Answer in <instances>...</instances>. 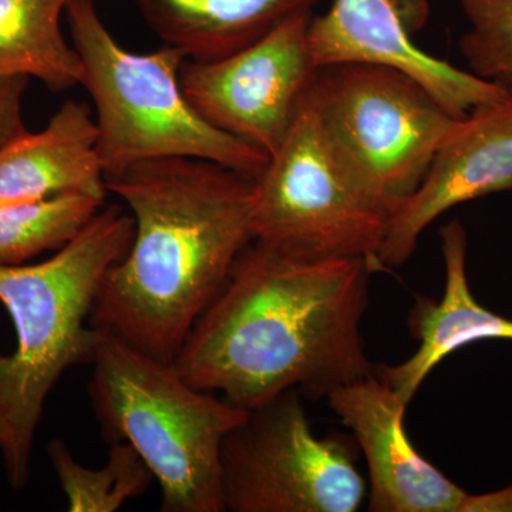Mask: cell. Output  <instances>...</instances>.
<instances>
[{"label":"cell","mask_w":512,"mask_h":512,"mask_svg":"<svg viewBox=\"0 0 512 512\" xmlns=\"http://www.w3.org/2000/svg\"><path fill=\"white\" fill-rule=\"evenodd\" d=\"M505 191H512V97L457 121L417 190L387 221L377 271L406 264L444 212Z\"/></svg>","instance_id":"cell-11"},{"label":"cell","mask_w":512,"mask_h":512,"mask_svg":"<svg viewBox=\"0 0 512 512\" xmlns=\"http://www.w3.org/2000/svg\"><path fill=\"white\" fill-rule=\"evenodd\" d=\"M73 47L83 63L82 86L96 107L97 153L106 180L131 165L161 158H198L255 181L268 164L261 150L212 127L185 99L187 57L175 47L128 52L101 20L94 0H70Z\"/></svg>","instance_id":"cell-5"},{"label":"cell","mask_w":512,"mask_h":512,"mask_svg":"<svg viewBox=\"0 0 512 512\" xmlns=\"http://www.w3.org/2000/svg\"><path fill=\"white\" fill-rule=\"evenodd\" d=\"M446 286L440 301L417 296L407 326L419 349L399 365H376L375 373L406 406L426 377L448 355L480 340H511L512 319L484 308L467 279V231L458 220L440 228Z\"/></svg>","instance_id":"cell-13"},{"label":"cell","mask_w":512,"mask_h":512,"mask_svg":"<svg viewBox=\"0 0 512 512\" xmlns=\"http://www.w3.org/2000/svg\"><path fill=\"white\" fill-rule=\"evenodd\" d=\"M103 204L92 195L63 194L0 205V266L23 265L43 252L64 247Z\"/></svg>","instance_id":"cell-18"},{"label":"cell","mask_w":512,"mask_h":512,"mask_svg":"<svg viewBox=\"0 0 512 512\" xmlns=\"http://www.w3.org/2000/svg\"><path fill=\"white\" fill-rule=\"evenodd\" d=\"M352 430L369 468L372 512H461L468 493L413 446L404 427L407 407L376 373L326 397Z\"/></svg>","instance_id":"cell-12"},{"label":"cell","mask_w":512,"mask_h":512,"mask_svg":"<svg viewBox=\"0 0 512 512\" xmlns=\"http://www.w3.org/2000/svg\"><path fill=\"white\" fill-rule=\"evenodd\" d=\"M92 365L89 396L103 436L136 448L160 484L161 511H225L222 446L248 412L107 330Z\"/></svg>","instance_id":"cell-4"},{"label":"cell","mask_w":512,"mask_h":512,"mask_svg":"<svg viewBox=\"0 0 512 512\" xmlns=\"http://www.w3.org/2000/svg\"><path fill=\"white\" fill-rule=\"evenodd\" d=\"M69 2L0 0V76L35 77L53 93L82 83V59L60 29Z\"/></svg>","instance_id":"cell-16"},{"label":"cell","mask_w":512,"mask_h":512,"mask_svg":"<svg viewBox=\"0 0 512 512\" xmlns=\"http://www.w3.org/2000/svg\"><path fill=\"white\" fill-rule=\"evenodd\" d=\"M427 18V0H333L325 15H312L309 23L312 62L318 70L367 64L402 72L457 120L511 99L510 90L500 84L457 69L414 45L412 35Z\"/></svg>","instance_id":"cell-10"},{"label":"cell","mask_w":512,"mask_h":512,"mask_svg":"<svg viewBox=\"0 0 512 512\" xmlns=\"http://www.w3.org/2000/svg\"><path fill=\"white\" fill-rule=\"evenodd\" d=\"M148 26L188 60L210 62L268 35L318 0H134Z\"/></svg>","instance_id":"cell-15"},{"label":"cell","mask_w":512,"mask_h":512,"mask_svg":"<svg viewBox=\"0 0 512 512\" xmlns=\"http://www.w3.org/2000/svg\"><path fill=\"white\" fill-rule=\"evenodd\" d=\"M29 77L0 76V150L28 128L23 121V97Z\"/></svg>","instance_id":"cell-20"},{"label":"cell","mask_w":512,"mask_h":512,"mask_svg":"<svg viewBox=\"0 0 512 512\" xmlns=\"http://www.w3.org/2000/svg\"><path fill=\"white\" fill-rule=\"evenodd\" d=\"M461 512H512V485L487 494H468Z\"/></svg>","instance_id":"cell-21"},{"label":"cell","mask_w":512,"mask_h":512,"mask_svg":"<svg viewBox=\"0 0 512 512\" xmlns=\"http://www.w3.org/2000/svg\"><path fill=\"white\" fill-rule=\"evenodd\" d=\"M133 238V217L110 205L52 258L0 266V302L16 330L15 350L0 355V454L16 490L29 483L47 397L67 369L92 363L97 293Z\"/></svg>","instance_id":"cell-3"},{"label":"cell","mask_w":512,"mask_h":512,"mask_svg":"<svg viewBox=\"0 0 512 512\" xmlns=\"http://www.w3.org/2000/svg\"><path fill=\"white\" fill-rule=\"evenodd\" d=\"M372 272L365 258H309L254 239L173 366L245 412L288 390L326 399L375 373L360 332Z\"/></svg>","instance_id":"cell-1"},{"label":"cell","mask_w":512,"mask_h":512,"mask_svg":"<svg viewBox=\"0 0 512 512\" xmlns=\"http://www.w3.org/2000/svg\"><path fill=\"white\" fill-rule=\"evenodd\" d=\"M299 390L249 410L222 446V491L231 512H356L366 484L357 447L313 433Z\"/></svg>","instance_id":"cell-7"},{"label":"cell","mask_w":512,"mask_h":512,"mask_svg":"<svg viewBox=\"0 0 512 512\" xmlns=\"http://www.w3.org/2000/svg\"><path fill=\"white\" fill-rule=\"evenodd\" d=\"M470 29L458 47L468 72L512 93V0H456Z\"/></svg>","instance_id":"cell-19"},{"label":"cell","mask_w":512,"mask_h":512,"mask_svg":"<svg viewBox=\"0 0 512 512\" xmlns=\"http://www.w3.org/2000/svg\"><path fill=\"white\" fill-rule=\"evenodd\" d=\"M308 96L333 156L387 221L417 190L458 121L416 80L387 67L319 69Z\"/></svg>","instance_id":"cell-6"},{"label":"cell","mask_w":512,"mask_h":512,"mask_svg":"<svg viewBox=\"0 0 512 512\" xmlns=\"http://www.w3.org/2000/svg\"><path fill=\"white\" fill-rule=\"evenodd\" d=\"M386 228L387 218L333 156L306 93L284 143L254 181L255 241L309 258H365L375 272Z\"/></svg>","instance_id":"cell-8"},{"label":"cell","mask_w":512,"mask_h":512,"mask_svg":"<svg viewBox=\"0 0 512 512\" xmlns=\"http://www.w3.org/2000/svg\"><path fill=\"white\" fill-rule=\"evenodd\" d=\"M47 457L72 512H116L146 493L156 480L136 448L126 441L110 443L109 458L101 468L80 464L59 439L50 441Z\"/></svg>","instance_id":"cell-17"},{"label":"cell","mask_w":512,"mask_h":512,"mask_svg":"<svg viewBox=\"0 0 512 512\" xmlns=\"http://www.w3.org/2000/svg\"><path fill=\"white\" fill-rule=\"evenodd\" d=\"M97 127L84 101L67 100L39 133L26 130L0 150V205L86 194L104 200Z\"/></svg>","instance_id":"cell-14"},{"label":"cell","mask_w":512,"mask_h":512,"mask_svg":"<svg viewBox=\"0 0 512 512\" xmlns=\"http://www.w3.org/2000/svg\"><path fill=\"white\" fill-rule=\"evenodd\" d=\"M312 10L296 13L255 43L210 62L185 60L181 89L210 123L274 156L315 80L308 49Z\"/></svg>","instance_id":"cell-9"},{"label":"cell","mask_w":512,"mask_h":512,"mask_svg":"<svg viewBox=\"0 0 512 512\" xmlns=\"http://www.w3.org/2000/svg\"><path fill=\"white\" fill-rule=\"evenodd\" d=\"M106 188L130 208L134 238L101 282L92 325L173 365L254 241V181L212 161L161 158Z\"/></svg>","instance_id":"cell-2"}]
</instances>
